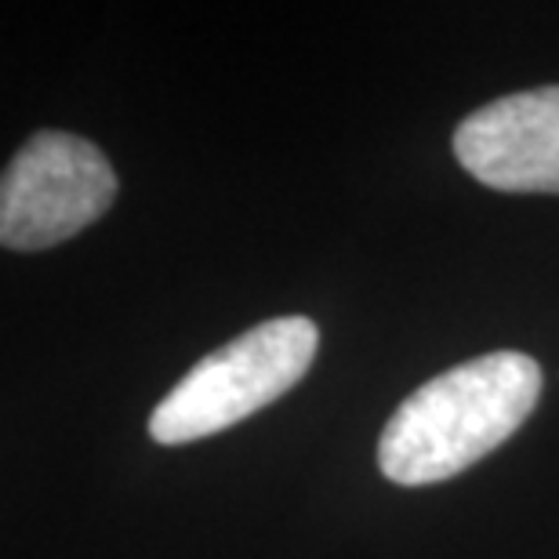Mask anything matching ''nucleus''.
<instances>
[{
    "label": "nucleus",
    "mask_w": 559,
    "mask_h": 559,
    "mask_svg": "<svg viewBox=\"0 0 559 559\" xmlns=\"http://www.w3.org/2000/svg\"><path fill=\"white\" fill-rule=\"evenodd\" d=\"M542 396V367L527 353H487L415 389L378 440V468L400 487L443 484L498 451Z\"/></svg>",
    "instance_id": "1"
},
{
    "label": "nucleus",
    "mask_w": 559,
    "mask_h": 559,
    "mask_svg": "<svg viewBox=\"0 0 559 559\" xmlns=\"http://www.w3.org/2000/svg\"><path fill=\"white\" fill-rule=\"evenodd\" d=\"M320 331L309 317H276L193 364L156 404L150 436L164 447L193 443L290 393L317 360Z\"/></svg>",
    "instance_id": "2"
},
{
    "label": "nucleus",
    "mask_w": 559,
    "mask_h": 559,
    "mask_svg": "<svg viewBox=\"0 0 559 559\" xmlns=\"http://www.w3.org/2000/svg\"><path fill=\"white\" fill-rule=\"evenodd\" d=\"M114 200L117 175L95 142L40 131L0 175V248H55L103 218Z\"/></svg>",
    "instance_id": "3"
},
{
    "label": "nucleus",
    "mask_w": 559,
    "mask_h": 559,
    "mask_svg": "<svg viewBox=\"0 0 559 559\" xmlns=\"http://www.w3.org/2000/svg\"><path fill=\"white\" fill-rule=\"evenodd\" d=\"M454 156L501 193H559V84L479 106L457 124Z\"/></svg>",
    "instance_id": "4"
}]
</instances>
